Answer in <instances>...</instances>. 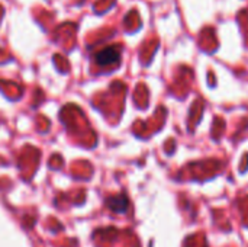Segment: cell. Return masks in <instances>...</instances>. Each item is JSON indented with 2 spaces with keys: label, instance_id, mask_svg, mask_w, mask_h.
Listing matches in <instances>:
<instances>
[{
  "label": "cell",
  "instance_id": "2",
  "mask_svg": "<svg viewBox=\"0 0 248 247\" xmlns=\"http://www.w3.org/2000/svg\"><path fill=\"white\" fill-rule=\"evenodd\" d=\"M108 207H109L112 211H115V213H125L126 208H128V199H126V197H124V195L110 198V199L108 201Z\"/></svg>",
  "mask_w": 248,
  "mask_h": 247
},
{
  "label": "cell",
  "instance_id": "1",
  "mask_svg": "<svg viewBox=\"0 0 248 247\" xmlns=\"http://www.w3.org/2000/svg\"><path fill=\"white\" fill-rule=\"evenodd\" d=\"M121 60V51L116 47H106L96 54V63L99 66H113Z\"/></svg>",
  "mask_w": 248,
  "mask_h": 247
}]
</instances>
